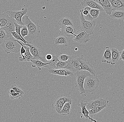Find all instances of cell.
I'll list each match as a JSON object with an SVG mask.
<instances>
[{"label": "cell", "mask_w": 124, "mask_h": 122, "mask_svg": "<svg viewBox=\"0 0 124 122\" xmlns=\"http://www.w3.org/2000/svg\"><path fill=\"white\" fill-rule=\"evenodd\" d=\"M31 62L32 63V67H37L39 69V72L41 71L42 67H45L46 65L48 64L49 62L45 63L39 59H31Z\"/></svg>", "instance_id": "26"}, {"label": "cell", "mask_w": 124, "mask_h": 122, "mask_svg": "<svg viewBox=\"0 0 124 122\" xmlns=\"http://www.w3.org/2000/svg\"><path fill=\"white\" fill-rule=\"evenodd\" d=\"M28 12V9L27 8H23L21 10L18 11H7L9 17L13 18L17 23L22 25H25L22 22V17L24 15L26 14Z\"/></svg>", "instance_id": "8"}, {"label": "cell", "mask_w": 124, "mask_h": 122, "mask_svg": "<svg viewBox=\"0 0 124 122\" xmlns=\"http://www.w3.org/2000/svg\"><path fill=\"white\" fill-rule=\"evenodd\" d=\"M64 32L67 37H72L76 35L74 34L75 31V29L73 26H66L64 28Z\"/></svg>", "instance_id": "27"}, {"label": "cell", "mask_w": 124, "mask_h": 122, "mask_svg": "<svg viewBox=\"0 0 124 122\" xmlns=\"http://www.w3.org/2000/svg\"><path fill=\"white\" fill-rule=\"evenodd\" d=\"M108 103V100L102 99L99 97L94 98L93 100L88 102L86 106V108L88 110L94 108L107 106Z\"/></svg>", "instance_id": "11"}, {"label": "cell", "mask_w": 124, "mask_h": 122, "mask_svg": "<svg viewBox=\"0 0 124 122\" xmlns=\"http://www.w3.org/2000/svg\"><path fill=\"white\" fill-rule=\"evenodd\" d=\"M58 24L63 28L69 25L73 26V23L72 21L70 18L67 17L62 18L60 19L58 22Z\"/></svg>", "instance_id": "24"}, {"label": "cell", "mask_w": 124, "mask_h": 122, "mask_svg": "<svg viewBox=\"0 0 124 122\" xmlns=\"http://www.w3.org/2000/svg\"><path fill=\"white\" fill-rule=\"evenodd\" d=\"M78 60L80 64V70H86L89 71L91 74L96 76V72L93 65L89 62L86 61L83 55H81L80 57H78Z\"/></svg>", "instance_id": "10"}, {"label": "cell", "mask_w": 124, "mask_h": 122, "mask_svg": "<svg viewBox=\"0 0 124 122\" xmlns=\"http://www.w3.org/2000/svg\"><path fill=\"white\" fill-rule=\"evenodd\" d=\"M11 34L12 36H13V37H14L15 39L18 40V41L19 40V41H22L24 43H28V42L24 41V40L18 34H17L16 32H11Z\"/></svg>", "instance_id": "35"}, {"label": "cell", "mask_w": 124, "mask_h": 122, "mask_svg": "<svg viewBox=\"0 0 124 122\" xmlns=\"http://www.w3.org/2000/svg\"><path fill=\"white\" fill-rule=\"evenodd\" d=\"M57 55L53 56L52 59L49 61V63L46 65V68H48V69H55L56 64L59 61Z\"/></svg>", "instance_id": "28"}, {"label": "cell", "mask_w": 124, "mask_h": 122, "mask_svg": "<svg viewBox=\"0 0 124 122\" xmlns=\"http://www.w3.org/2000/svg\"><path fill=\"white\" fill-rule=\"evenodd\" d=\"M112 6V11H124V0H109Z\"/></svg>", "instance_id": "18"}, {"label": "cell", "mask_w": 124, "mask_h": 122, "mask_svg": "<svg viewBox=\"0 0 124 122\" xmlns=\"http://www.w3.org/2000/svg\"><path fill=\"white\" fill-rule=\"evenodd\" d=\"M53 43L55 45H64L67 46L68 45V39L67 37L60 36L53 39Z\"/></svg>", "instance_id": "20"}, {"label": "cell", "mask_w": 124, "mask_h": 122, "mask_svg": "<svg viewBox=\"0 0 124 122\" xmlns=\"http://www.w3.org/2000/svg\"><path fill=\"white\" fill-rule=\"evenodd\" d=\"M80 63L78 60V57L75 55L70 57L67 61V65L63 69H66L73 72L74 74L80 70Z\"/></svg>", "instance_id": "7"}, {"label": "cell", "mask_w": 124, "mask_h": 122, "mask_svg": "<svg viewBox=\"0 0 124 122\" xmlns=\"http://www.w3.org/2000/svg\"><path fill=\"white\" fill-rule=\"evenodd\" d=\"M77 34L74 36L73 40L79 43H84L89 42L90 40V35L84 31L79 30L77 31Z\"/></svg>", "instance_id": "12"}, {"label": "cell", "mask_w": 124, "mask_h": 122, "mask_svg": "<svg viewBox=\"0 0 124 122\" xmlns=\"http://www.w3.org/2000/svg\"><path fill=\"white\" fill-rule=\"evenodd\" d=\"M78 48H76L75 49V50H78Z\"/></svg>", "instance_id": "44"}, {"label": "cell", "mask_w": 124, "mask_h": 122, "mask_svg": "<svg viewBox=\"0 0 124 122\" xmlns=\"http://www.w3.org/2000/svg\"><path fill=\"white\" fill-rule=\"evenodd\" d=\"M48 72L53 75L63 76H73L74 74L66 69H48Z\"/></svg>", "instance_id": "14"}, {"label": "cell", "mask_w": 124, "mask_h": 122, "mask_svg": "<svg viewBox=\"0 0 124 122\" xmlns=\"http://www.w3.org/2000/svg\"><path fill=\"white\" fill-rule=\"evenodd\" d=\"M107 106L99 107H94L91 109L89 110V115L91 116H94L102 110L107 107Z\"/></svg>", "instance_id": "30"}, {"label": "cell", "mask_w": 124, "mask_h": 122, "mask_svg": "<svg viewBox=\"0 0 124 122\" xmlns=\"http://www.w3.org/2000/svg\"><path fill=\"white\" fill-rule=\"evenodd\" d=\"M22 44L23 47L25 48L26 51V57L24 61H31V60L33 58V57L30 52V47L28 45L23 44V43Z\"/></svg>", "instance_id": "32"}, {"label": "cell", "mask_w": 124, "mask_h": 122, "mask_svg": "<svg viewBox=\"0 0 124 122\" xmlns=\"http://www.w3.org/2000/svg\"><path fill=\"white\" fill-rule=\"evenodd\" d=\"M57 56L60 61L63 62H67L70 57V56L63 54H61L59 55H57Z\"/></svg>", "instance_id": "37"}, {"label": "cell", "mask_w": 124, "mask_h": 122, "mask_svg": "<svg viewBox=\"0 0 124 122\" xmlns=\"http://www.w3.org/2000/svg\"><path fill=\"white\" fill-rule=\"evenodd\" d=\"M100 81L96 76L90 74L85 78L84 87L86 93L92 92L96 89L100 85Z\"/></svg>", "instance_id": "5"}, {"label": "cell", "mask_w": 124, "mask_h": 122, "mask_svg": "<svg viewBox=\"0 0 124 122\" xmlns=\"http://www.w3.org/2000/svg\"><path fill=\"white\" fill-rule=\"evenodd\" d=\"M11 88L14 90L16 92L18 93H20V94H24V93L23 92V90H22L19 87H18L16 85V84L12 85L10 87Z\"/></svg>", "instance_id": "39"}, {"label": "cell", "mask_w": 124, "mask_h": 122, "mask_svg": "<svg viewBox=\"0 0 124 122\" xmlns=\"http://www.w3.org/2000/svg\"><path fill=\"white\" fill-rule=\"evenodd\" d=\"M83 9L80 11V29L87 32L90 35L94 33V30L96 25V22L94 20L89 21L86 20L83 14Z\"/></svg>", "instance_id": "6"}, {"label": "cell", "mask_w": 124, "mask_h": 122, "mask_svg": "<svg viewBox=\"0 0 124 122\" xmlns=\"http://www.w3.org/2000/svg\"><path fill=\"white\" fill-rule=\"evenodd\" d=\"M53 57V56L51 54H48L45 57V59H46V61L48 62L52 59Z\"/></svg>", "instance_id": "41"}, {"label": "cell", "mask_w": 124, "mask_h": 122, "mask_svg": "<svg viewBox=\"0 0 124 122\" xmlns=\"http://www.w3.org/2000/svg\"><path fill=\"white\" fill-rule=\"evenodd\" d=\"M72 104V101L66 102L63 107L59 114L62 115H66L70 114Z\"/></svg>", "instance_id": "22"}, {"label": "cell", "mask_w": 124, "mask_h": 122, "mask_svg": "<svg viewBox=\"0 0 124 122\" xmlns=\"http://www.w3.org/2000/svg\"><path fill=\"white\" fill-rule=\"evenodd\" d=\"M90 74L89 71L86 70H79L74 73V75L76 77L75 87L80 94L86 93L84 87V84L85 78Z\"/></svg>", "instance_id": "4"}, {"label": "cell", "mask_w": 124, "mask_h": 122, "mask_svg": "<svg viewBox=\"0 0 124 122\" xmlns=\"http://www.w3.org/2000/svg\"><path fill=\"white\" fill-rule=\"evenodd\" d=\"M88 102L87 101H84V100L80 101L79 104L78 105V106L81 107L82 109V112H79V113L83 114L84 118L86 119H89L91 122H97V121L94 119L89 116V110H87L86 108V106Z\"/></svg>", "instance_id": "13"}, {"label": "cell", "mask_w": 124, "mask_h": 122, "mask_svg": "<svg viewBox=\"0 0 124 122\" xmlns=\"http://www.w3.org/2000/svg\"><path fill=\"white\" fill-rule=\"evenodd\" d=\"M67 65V62L62 61L59 60L56 64L55 69H63L64 67H66Z\"/></svg>", "instance_id": "34"}, {"label": "cell", "mask_w": 124, "mask_h": 122, "mask_svg": "<svg viewBox=\"0 0 124 122\" xmlns=\"http://www.w3.org/2000/svg\"><path fill=\"white\" fill-rule=\"evenodd\" d=\"M23 44L30 47V52L33 57L32 59H39L44 62H47L45 60V57L42 56L41 55L40 49L37 45L35 44H32L31 43H24Z\"/></svg>", "instance_id": "9"}, {"label": "cell", "mask_w": 124, "mask_h": 122, "mask_svg": "<svg viewBox=\"0 0 124 122\" xmlns=\"http://www.w3.org/2000/svg\"><path fill=\"white\" fill-rule=\"evenodd\" d=\"M15 20L11 17H10L7 23L3 28L7 33L10 37H13L11 34L12 31H15Z\"/></svg>", "instance_id": "15"}, {"label": "cell", "mask_w": 124, "mask_h": 122, "mask_svg": "<svg viewBox=\"0 0 124 122\" xmlns=\"http://www.w3.org/2000/svg\"><path fill=\"white\" fill-rule=\"evenodd\" d=\"M101 62H107L112 65L111 49L108 47H106L103 55L101 58Z\"/></svg>", "instance_id": "19"}, {"label": "cell", "mask_w": 124, "mask_h": 122, "mask_svg": "<svg viewBox=\"0 0 124 122\" xmlns=\"http://www.w3.org/2000/svg\"><path fill=\"white\" fill-rule=\"evenodd\" d=\"M9 37L5 30L3 28L0 27V44Z\"/></svg>", "instance_id": "31"}, {"label": "cell", "mask_w": 124, "mask_h": 122, "mask_svg": "<svg viewBox=\"0 0 124 122\" xmlns=\"http://www.w3.org/2000/svg\"><path fill=\"white\" fill-rule=\"evenodd\" d=\"M10 17L7 12L0 14V27H3L7 23Z\"/></svg>", "instance_id": "25"}, {"label": "cell", "mask_w": 124, "mask_h": 122, "mask_svg": "<svg viewBox=\"0 0 124 122\" xmlns=\"http://www.w3.org/2000/svg\"><path fill=\"white\" fill-rule=\"evenodd\" d=\"M120 56L119 60H123L124 61V49L122 51L120 52Z\"/></svg>", "instance_id": "42"}, {"label": "cell", "mask_w": 124, "mask_h": 122, "mask_svg": "<svg viewBox=\"0 0 124 122\" xmlns=\"http://www.w3.org/2000/svg\"><path fill=\"white\" fill-rule=\"evenodd\" d=\"M100 5L107 15H110L112 11V6L109 0H94Z\"/></svg>", "instance_id": "16"}, {"label": "cell", "mask_w": 124, "mask_h": 122, "mask_svg": "<svg viewBox=\"0 0 124 122\" xmlns=\"http://www.w3.org/2000/svg\"><path fill=\"white\" fill-rule=\"evenodd\" d=\"M54 96L52 107L58 114L60 113V111L65 103L67 102L72 101L73 99L70 95L66 93L55 95Z\"/></svg>", "instance_id": "2"}, {"label": "cell", "mask_w": 124, "mask_h": 122, "mask_svg": "<svg viewBox=\"0 0 124 122\" xmlns=\"http://www.w3.org/2000/svg\"><path fill=\"white\" fill-rule=\"evenodd\" d=\"M110 17L116 20H124V11H112Z\"/></svg>", "instance_id": "23"}, {"label": "cell", "mask_w": 124, "mask_h": 122, "mask_svg": "<svg viewBox=\"0 0 124 122\" xmlns=\"http://www.w3.org/2000/svg\"><path fill=\"white\" fill-rule=\"evenodd\" d=\"M8 93L10 95V98L11 100H13L15 99H20L23 97V94H20L16 92L15 91L12 89L11 88L8 91Z\"/></svg>", "instance_id": "29"}, {"label": "cell", "mask_w": 124, "mask_h": 122, "mask_svg": "<svg viewBox=\"0 0 124 122\" xmlns=\"http://www.w3.org/2000/svg\"><path fill=\"white\" fill-rule=\"evenodd\" d=\"M45 7H42V9H43V10L45 9Z\"/></svg>", "instance_id": "43"}, {"label": "cell", "mask_w": 124, "mask_h": 122, "mask_svg": "<svg viewBox=\"0 0 124 122\" xmlns=\"http://www.w3.org/2000/svg\"><path fill=\"white\" fill-rule=\"evenodd\" d=\"M84 16V18H85V20H87V21H92L94 20L92 16L90 14V13L87 15H86V16Z\"/></svg>", "instance_id": "40"}, {"label": "cell", "mask_w": 124, "mask_h": 122, "mask_svg": "<svg viewBox=\"0 0 124 122\" xmlns=\"http://www.w3.org/2000/svg\"><path fill=\"white\" fill-rule=\"evenodd\" d=\"M21 35L23 38H24L25 37L28 35V30L26 25H23V27L21 28Z\"/></svg>", "instance_id": "36"}, {"label": "cell", "mask_w": 124, "mask_h": 122, "mask_svg": "<svg viewBox=\"0 0 124 122\" xmlns=\"http://www.w3.org/2000/svg\"><path fill=\"white\" fill-rule=\"evenodd\" d=\"M15 31L16 32L17 34H19V35L24 40V41H27L24 38H23V37H22V36L21 35V28L23 27V25L18 24L16 22H15Z\"/></svg>", "instance_id": "38"}, {"label": "cell", "mask_w": 124, "mask_h": 122, "mask_svg": "<svg viewBox=\"0 0 124 122\" xmlns=\"http://www.w3.org/2000/svg\"><path fill=\"white\" fill-rule=\"evenodd\" d=\"M1 47L6 53H18L20 51L21 45L14 37H9L1 44Z\"/></svg>", "instance_id": "3"}, {"label": "cell", "mask_w": 124, "mask_h": 122, "mask_svg": "<svg viewBox=\"0 0 124 122\" xmlns=\"http://www.w3.org/2000/svg\"><path fill=\"white\" fill-rule=\"evenodd\" d=\"M112 65H114L120 59V52L116 48L111 49Z\"/></svg>", "instance_id": "21"}, {"label": "cell", "mask_w": 124, "mask_h": 122, "mask_svg": "<svg viewBox=\"0 0 124 122\" xmlns=\"http://www.w3.org/2000/svg\"><path fill=\"white\" fill-rule=\"evenodd\" d=\"M101 11L99 9L91 8L89 11V13L94 20L96 19L99 16Z\"/></svg>", "instance_id": "33"}, {"label": "cell", "mask_w": 124, "mask_h": 122, "mask_svg": "<svg viewBox=\"0 0 124 122\" xmlns=\"http://www.w3.org/2000/svg\"><path fill=\"white\" fill-rule=\"evenodd\" d=\"M81 4L84 7H88L91 8L99 9L101 11H104L103 8L94 0H84L81 2Z\"/></svg>", "instance_id": "17"}, {"label": "cell", "mask_w": 124, "mask_h": 122, "mask_svg": "<svg viewBox=\"0 0 124 122\" xmlns=\"http://www.w3.org/2000/svg\"><path fill=\"white\" fill-rule=\"evenodd\" d=\"M29 17V16L25 14L22 17V20L25 25L27 26L29 31L28 35L25 37V39L28 43H31L34 39L38 38L39 36L40 26L38 21L32 22Z\"/></svg>", "instance_id": "1"}]
</instances>
